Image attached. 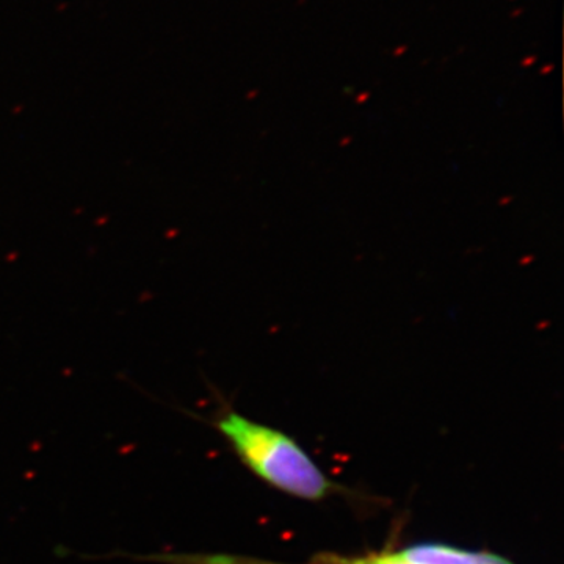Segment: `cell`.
Masks as SVG:
<instances>
[{"label":"cell","instance_id":"6da1fadb","mask_svg":"<svg viewBox=\"0 0 564 564\" xmlns=\"http://www.w3.org/2000/svg\"><path fill=\"white\" fill-rule=\"evenodd\" d=\"M243 464L281 491L306 500H321L332 491L326 475L288 434L225 411L215 421Z\"/></svg>","mask_w":564,"mask_h":564},{"label":"cell","instance_id":"3957f363","mask_svg":"<svg viewBox=\"0 0 564 564\" xmlns=\"http://www.w3.org/2000/svg\"><path fill=\"white\" fill-rule=\"evenodd\" d=\"M534 62H536V57L529 58V61H527V58H525V61L522 62V65L530 66V65H533Z\"/></svg>","mask_w":564,"mask_h":564},{"label":"cell","instance_id":"7a4b0ae2","mask_svg":"<svg viewBox=\"0 0 564 564\" xmlns=\"http://www.w3.org/2000/svg\"><path fill=\"white\" fill-rule=\"evenodd\" d=\"M348 564H511L496 555L464 552L445 545H415L391 555L372 556Z\"/></svg>","mask_w":564,"mask_h":564}]
</instances>
